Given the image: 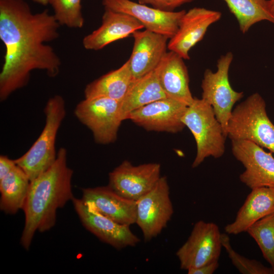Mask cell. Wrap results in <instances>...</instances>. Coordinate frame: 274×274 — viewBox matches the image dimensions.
<instances>
[{"instance_id":"6da1fadb","label":"cell","mask_w":274,"mask_h":274,"mask_svg":"<svg viewBox=\"0 0 274 274\" xmlns=\"http://www.w3.org/2000/svg\"><path fill=\"white\" fill-rule=\"evenodd\" d=\"M60 25L48 10L35 14L23 0H0V39L5 47L1 101L25 86L33 70L45 71L50 77L58 75L60 59L46 43L58 38Z\"/></svg>"},{"instance_id":"7a4b0ae2","label":"cell","mask_w":274,"mask_h":274,"mask_svg":"<svg viewBox=\"0 0 274 274\" xmlns=\"http://www.w3.org/2000/svg\"><path fill=\"white\" fill-rule=\"evenodd\" d=\"M73 174L67 164V151L62 147L52 166L30 182L23 208L25 223L20 238L25 249L29 248L37 231L45 232L55 225L57 210L74 197Z\"/></svg>"},{"instance_id":"3957f363","label":"cell","mask_w":274,"mask_h":274,"mask_svg":"<svg viewBox=\"0 0 274 274\" xmlns=\"http://www.w3.org/2000/svg\"><path fill=\"white\" fill-rule=\"evenodd\" d=\"M44 111L45 124L42 132L29 149L15 159L30 182L46 171L56 159V135L66 114L63 98L59 95L50 97Z\"/></svg>"},{"instance_id":"277c9868","label":"cell","mask_w":274,"mask_h":274,"mask_svg":"<svg viewBox=\"0 0 274 274\" xmlns=\"http://www.w3.org/2000/svg\"><path fill=\"white\" fill-rule=\"evenodd\" d=\"M227 134L231 141L253 142L274 153V124L266 111L263 97L254 93L232 110Z\"/></svg>"},{"instance_id":"5b68a950","label":"cell","mask_w":274,"mask_h":274,"mask_svg":"<svg viewBox=\"0 0 274 274\" xmlns=\"http://www.w3.org/2000/svg\"><path fill=\"white\" fill-rule=\"evenodd\" d=\"M182 121L191 132L196 144L193 168L199 166L209 156L218 158L224 154L226 136L210 104L202 98H194L187 106Z\"/></svg>"},{"instance_id":"8992f818","label":"cell","mask_w":274,"mask_h":274,"mask_svg":"<svg viewBox=\"0 0 274 274\" xmlns=\"http://www.w3.org/2000/svg\"><path fill=\"white\" fill-rule=\"evenodd\" d=\"M232 60L233 54L230 52L221 56L217 61L216 72L207 69L201 83V98L212 107L226 137L233 107L244 96L243 92L233 89L229 81V70Z\"/></svg>"},{"instance_id":"52a82bcc","label":"cell","mask_w":274,"mask_h":274,"mask_svg":"<svg viewBox=\"0 0 274 274\" xmlns=\"http://www.w3.org/2000/svg\"><path fill=\"white\" fill-rule=\"evenodd\" d=\"M74 114L90 130L96 143L107 145L116 141L123 121L120 102L104 97L85 98L76 106Z\"/></svg>"},{"instance_id":"ba28073f","label":"cell","mask_w":274,"mask_h":274,"mask_svg":"<svg viewBox=\"0 0 274 274\" xmlns=\"http://www.w3.org/2000/svg\"><path fill=\"white\" fill-rule=\"evenodd\" d=\"M173 213L167 180L162 176L150 191L136 201L135 224L141 229L144 240L148 242L159 234Z\"/></svg>"},{"instance_id":"9c48e42d","label":"cell","mask_w":274,"mask_h":274,"mask_svg":"<svg viewBox=\"0 0 274 274\" xmlns=\"http://www.w3.org/2000/svg\"><path fill=\"white\" fill-rule=\"evenodd\" d=\"M222 247L218 225L203 220L197 221L187 240L176 252L181 269L187 271L218 261Z\"/></svg>"},{"instance_id":"30bf717a","label":"cell","mask_w":274,"mask_h":274,"mask_svg":"<svg viewBox=\"0 0 274 274\" xmlns=\"http://www.w3.org/2000/svg\"><path fill=\"white\" fill-rule=\"evenodd\" d=\"M160 172L158 163L134 165L124 160L109 173L108 185L121 196L137 201L154 187Z\"/></svg>"},{"instance_id":"8fae6325","label":"cell","mask_w":274,"mask_h":274,"mask_svg":"<svg viewBox=\"0 0 274 274\" xmlns=\"http://www.w3.org/2000/svg\"><path fill=\"white\" fill-rule=\"evenodd\" d=\"M232 152L245 168L240 181L251 189L274 187V157L256 144L245 140L231 141Z\"/></svg>"},{"instance_id":"7c38bea8","label":"cell","mask_w":274,"mask_h":274,"mask_svg":"<svg viewBox=\"0 0 274 274\" xmlns=\"http://www.w3.org/2000/svg\"><path fill=\"white\" fill-rule=\"evenodd\" d=\"M187 106L166 97L135 110L125 117L148 131L178 133L185 127L182 121Z\"/></svg>"},{"instance_id":"4fadbf2b","label":"cell","mask_w":274,"mask_h":274,"mask_svg":"<svg viewBox=\"0 0 274 274\" xmlns=\"http://www.w3.org/2000/svg\"><path fill=\"white\" fill-rule=\"evenodd\" d=\"M72 202L83 225L101 241L118 250L134 247L140 242L130 225L119 223L90 209L81 199L74 197Z\"/></svg>"},{"instance_id":"5bb4252c","label":"cell","mask_w":274,"mask_h":274,"mask_svg":"<svg viewBox=\"0 0 274 274\" xmlns=\"http://www.w3.org/2000/svg\"><path fill=\"white\" fill-rule=\"evenodd\" d=\"M102 3L105 9L128 14L140 21L146 29L169 39L175 35L186 12L164 11L131 0H102Z\"/></svg>"},{"instance_id":"9a60e30c","label":"cell","mask_w":274,"mask_h":274,"mask_svg":"<svg viewBox=\"0 0 274 274\" xmlns=\"http://www.w3.org/2000/svg\"><path fill=\"white\" fill-rule=\"evenodd\" d=\"M221 15L219 11L200 7L186 11L180 21L177 32L169 39L167 49L184 59H189L190 50L203 38L208 28L218 21Z\"/></svg>"},{"instance_id":"2e32d148","label":"cell","mask_w":274,"mask_h":274,"mask_svg":"<svg viewBox=\"0 0 274 274\" xmlns=\"http://www.w3.org/2000/svg\"><path fill=\"white\" fill-rule=\"evenodd\" d=\"M81 199L90 209L119 223L136 222V201L121 196L108 185L82 189Z\"/></svg>"},{"instance_id":"e0dca14e","label":"cell","mask_w":274,"mask_h":274,"mask_svg":"<svg viewBox=\"0 0 274 274\" xmlns=\"http://www.w3.org/2000/svg\"><path fill=\"white\" fill-rule=\"evenodd\" d=\"M134 44L128 60L133 79H137L155 70L167 53L169 39L146 29L132 35Z\"/></svg>"},{"instance_id":"ac0fdd59","label":"cell","mask_w":274,"mask_h":274,"mask_svg":"<svg viewBox=\"0 0 274 274\" xmlns=\"http://www.w3.org/2000/svg\"><path fill=\"white\" fill-rule=\"evenodd\" d=\"M144 28L134 17L121 12L105 9L100 26L84 37L82 44L89 50H99L108 45L129 37Z\"/></svg>"},{"instance_id":"d6986e66","label":"cell","mask_w":274,"mask_h":274,"mask_svg":"<svg viewBox=\"0 0 274 274\" xmlns=\"http://www.w3.org/2000/svg\"><path fill=\"white\" fill-rule=\"evenodd\" d=\"M184 59L176 53L167 52L156 67L160 84L167 97L187 106L193 101L189 88V77Z\"/></svg>"},{"instance_id":"ffe728a7","label":"cell","mask_w":274,"mask_h":274,"mask_svg":"<svg viewBox=\"0 0 274 274\" xmlns=\"http://www.w3.org/2000/svg\"><path fill=\"white\" fill-rule=\"evenodd\" d=\"M236 216L225 227L228 234L246 232L254 223L274 213V187H261L251 189Z\"/></svg>"},{"instance_id":"44dd1931","label":"cell","mask_w":274,"mask_h":274,"mask_svg":"<svg viewBox=\"0 0 274 274\" xmlns=\"http://www.w3.org/2000/svg\"><path fill=\"white\" fill-rule=\"evenodd\" d=\"M167 97L163 90L156 69L137 79H133L120 102L123 120L131 112L156 100Z\"/></svg>"},{"instance_id":"7402d4cb","label":"cell","mask_w":274,"mask_h":274,"mask_svg":"<svg viewBox=\"0 0 274 274\" xmlns=\"http://www.w3.org/2000/svg\"><path fill=\"white\" fill-rule=\"evenodd\" d=\"M128 60L88 84L84 89L85 98L104 97L121 102L133 80Z\"/></svg>"},{"instance_id":"603a6c76","label":"cell","mask_w":274,"mask_h":274,"mask_svg":"<svg viewBox=\"0 0 274 274\" xmlns=\"http://www.w3.org/2000/svg\"><path fill=\"white\" fill-rule=\"evenodd\" d=\"M30 181L25 172L17 166L0 180V209L8 214L23 209Z\"/></svg>"},{"instance_id":"cb8c5ba5","label":"cell","mask_w":274,"mask_h":274,"mask_svg":"<svg viewBox=\"0 0 274 274\" xmlns=\"http://www.w3.org/2000/svg\"><path fill=\"white\" fill-rule=\"evenodd\" d=\"M236 18L240 30L247 32L255 24L267 21L274 24L268 0H224Z\"/></svg>"},{"instance_id":"d4e9b609","label":"cell","mask_w":274,"mask_h":274,"mask_svg":"<svg viewBox=\"0 0 274 274\" xmlns=\"http://www.w3.org/2000/svg\"><path fill=\"white\" fill-rule=\"evenodd\" d=\"M246 232L256 242L263 257L274 270V213L256 222Z\"/></svg>"},{"instance_id":"484cf974","label":"cell","mask_w":274,"mask_h":274,"mask_svg":"<svg viewBox=\"0 0 274 274\" xmlns=\"http://www.w3.org/2000/svg\"><path fill=\"white\" fill-rule=\"evenodd\" d=\"M53 9L54 16L60 24L72 28H82L84 19L81 0H49Z\"/></svg>"},{"instance_id":"4316f807","label":"cell","mask_w":274,"mask_h":274,"mask_svg":"<svg viewBox=\"0 0 274 274\" xmlns=\"http://www.w3.org/2000/svg\"><path fill=\"white\" fill-rule=\"evenodd\" d=\"M222 247L228 254L232 264L243 274H274V270L270 267L263 265L254 259H248L242 256L232 248L230 238L227 233H221Z\"/></svg>"},{"instance_id":"83f0119b","label":"cell","mask_w":274,"mask_h":274,"mask_svg":"<svg viewBox=\"0 0 274 274\" xmlns=\"http://www.w3.org/2000/svg\"><path fill=\"white\" fill-rule=\"evenodd\" d=\"M193 0H139L142 4H149L152 7L164 11H174L180 6Z\"/></svg>"},{"instance_id":"f1b7e54d","label":"cell","mask_w":274,"mask_h":274,"mask_svg":"<svg viewBox=\"0 0 274 274\" xmlns=\"http://www.w3.org/2000/svg\"><path fill=\"white\" fill-rule=\"evenodd\" d=\"M16 166L15 160L10 159L6 155H1L0 180L11 172Z\"/></svg>"},{"instance_id":"f546056e","label":"cell","mask_w":274,"mask_h":274,"mask_svg":"<svg viewBox=\"0 0 274 274\" xmlns=\"http://www.w3.org/2000/svg\"><path fill=\"white\" fill-rule=\"evenodd\" d=\"M218 261L187 270L188 274H212L219 267Z\"/></svg>"},{"instance_id":"4dcf8cb0","label":"cell","mask_w":274,"mask_h":274,"mask_svg":"<svg viewBox=\"0 0 274 274\" xmlns=\"http://www.w3.org/2000/svg\"><path fill=\"white\" fill-rule=\"evenodd\" d=\"M268 2L270 12L274 15V0H268Z\"/></svg>"},{"instance_id":"1f68e13d","label":"cell","mask_w":274,"mask_h":274,"mask_svg":"<svg viewBox=\"0 0 274 274\" xmlns=\"http://www.w3.org/2000/svg\"><path fill=\"white\" fill-rule=\"evenodd\" d=\"M33 2L42 5H46L49 4V0H32Z\"/></svg>"}]
</instances>
